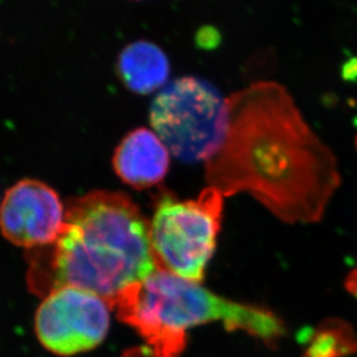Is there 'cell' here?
<instances>
[{"instance_id":"9","label":"cell","mask_w":357,"mask_h":357,"mask_svg":"<svg viewBox=\"0 0 357 357\" xmlns=\"http://www.w3.org/2000/svg\"><path fill=\"white\" fill-rule=\"evenodd\" d=\"M116 73L128 89L136 94H150L164 89L171 73L169 57L158 45L149 41L132 42L122 50Z\"/></svg>"},{"instance_id":"14","label":"cell","mask_w":357,"mask_h":357,"mask_svg":"<svg viewBox=\"0 0 357 357\" xmlns=\"http://www.w3.org/2000/svg\"><path fill=\"white\" fill-rule=\"evenodd\" d=\"M356 145H357V139H356Z\"/></svg>"},{"instance_id":"10","label":"cell","mask_w":357,"mask_h":357,"mask_svg":"<svg viewBox=\"0 0 357 357\" xmlns=\"http://www.w3.org/2000/svg\"><path fill=\"white\" fill-rule=\"evenodd\" d=\"M357 354V334L341 319H328L311 331L301 357H346Z\"/></svg>"},{"instance_id":"4","label":"cell","mask_w":357,"mask_h":357,"mask_svg":"<svg viewBox=\"0 0 357 357\" xmlns=\"http://www.w3.org/2000/svg\"><path fill=\"white\" fill-rule=\"evenodd\" d=\"M224 195L208 185L195 199L160 192L150 224L152 252L159 271L201 283L216 250Z\"/></svg>"},{"instance_id":"6","label":"cell","mask_w":357,"mask_h":357,"mask_svg":"<svg viewBox=\"0 0 357 357\" xmlns=\"http://www.w3.org/2000/svg\"><path fill=\"white\" fill-rule=\"evenodd\" d=\"M110 310L92 292L73 287L57 289L38 306L35 333L52 354L73 356L92 351L106 339Z\"/></svg>"},{"instance_id":"2","label":"cell","mask_w":357,"mask_h":357,"mask_svg":"<svg viewBox=\"0 0 357 357\" xmlns=\"http://www.w3.org/2000/svg\"><path fill=\"white\" fill-rule=\"evenodd\" d=\"M26 260L28 287L38 297L73 287L109 307L124 289L157 271L148 220L130 196L108 190L70 199L57 239L26 250Z\"/></svg>"},{"instance_id":"8","label":"cell","mask_w":357,"mask_h":357,"mask_svg":"<svg viewBox=\"0 0 357 357\" xmlns=\"http://www.w3.org/2000/svg\"><path fill=\"white\" fill-rule=\"evenodd\" d=\"M169 150L155 131L138 128L122 139L113 165L122 181L136 189L150 188L165 178L169 169Z\"/></svg>"},{"instance_id":"3","label":"cell","mask_w":357,"mask_h":357,"mask_svg":"<svg viewBox=\"0 0 357 357\" xmlns=\"http://www.w3.org/2000/svg\"><path fill=\"white\" fill-rule=\"evenodd\" d=\"M112 310L158 357L180 356L188 344L187 331L204 324L218 321L227 331H243L271 348L287 335L284 321L271 310L232 302L199 283L159 269L124 289Z\"/></svg>"},{"instance_id":"11","label":"cell","mask_w":357,"mask_h":357,"mask_svg":"<svg viewBox=\"0 0 357 357\" xmlns=\"http://www.w3.org/2000/svg\"><path fill=\"white\" fill-rule=\"evenodd\" d=\"M121 357H158L155 355V351H152L151 348L148 346H143V347H134L129 348L127 351H124Z\"/></svg>"},{"instance_id":"5","label":"cell","mask_w":357,"mask_h":357,"mask_svg":"<svg viewBox=\"0 0 357 357\" xmlns=\"http://www.w3.org/2000/svg\"><path fill=\"white\" fill-rule=\"evenodd\" d=\"M150 122L155 134L181 162H204L223 143L227 98L196 77L173 80L152 101Z\"/></svg>"},{"instance_id":"13","label":"cell","mask_w":357,"mask_h":357,"mask_svg":"<svg viewBox=\"0 0 357 357\" xmlns=\"http://www.w3.org/2000/svg\"><path fill=\"white\" fill-rule=\"evenodd\" d=\"M132 1H142V0H132Z\"/></svg>"},{"instance_id":"7","label":"cell","mask_w":357,"mask_h":357,"mask_svg":"<svg viewBox=\"0 0 357 357\" xmlns=\"http://www.w3.org/2000/svg\"><path fill=\"white\" fill-rule=\"evenodd\" d=\"M66 206L59 194L36 180H22L8 189L0 206V231L26 250L52 244L62 231Z\"/></svg>"},{"instance_id":"1","label":"cell","mask_w":357,"mask_h":357,"mask_svg":"<svg viewBox=\"0 0 357 357\" xmlns=\"http://www.w3.org/2000/svg\"><path fill=\"white\" fill-rule=\"evenodd\" d=\"M227 131L204 162L224 197L248 192L278 220L318 223L341 185L337 159L313 132L288 89L258 82L227 98Z\"/></svg>"},{"instance_id":"12","label":"cell","mask_w":357,"mask_h":357,"mask_svg":"<svg viewBox=\"0 0 357 357\" xmlns=\"http://www.w3.org/2000/svg\"><path fill=\"white\" fill-rule=\"evenodd\" d=\"M344 285L347 291L357 298V266L347 275Z\"/></svg>"}]
</instances>
